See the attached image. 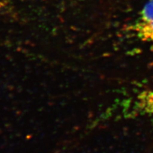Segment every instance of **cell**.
Segmentation results:
<instances>
[{"mask_svg": "<svg viewBox=\"0 0 153 153\" xmlns=\"http://www.w3.org/2000/svg\"><path fill=\"white\" fill-rule=\"evenodd\" d=\"M129 117L153 116V79L139 86L126 102Z\"/></svg>", "mask_w": 153, "mask_h": 153, "instance_id": "obj_1", "label": "cell"}, {"mask_svg": "<svg viewBox=\"0 0 153 153\" xmlns=\"http://www.w3.org/2000/svg\"><path fill=\"white\" fill-rule=\"evenodd\" d=\"M131 30L137 39L153 46V0L143 7L132 24Z\"/></svg>", "mask_w": 153, "mask_h": 153, "instance_id": "obj_2", "label": "cell"}]
</instances>
